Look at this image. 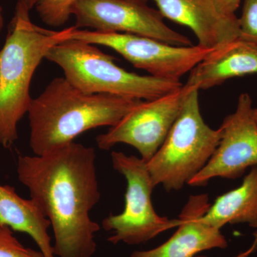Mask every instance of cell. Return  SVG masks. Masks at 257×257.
<instances>
[{
  "mask_svg": "<svg viewBox=\"0 0 257 257\" xmlns=\"http://www.w3.org/2000/svg\"><path fill=\"white\" fill-rule=\"evenodd\" d=\"M253 111L251 96L243 93L236 110L221 125V140L214 155L189 185L205 186L215 177L237 179L248 168L257 166V122Z\"/></svg>",
  "mask_w": 257,
  "mask_h": 257,
  "instance_id": "30bf717a",
  "label": "cell"
},
{
  "mask_svg": "<svg viewBox=\"0 0 257 257\" xmlns=\"http://www.w3.org/2000/svg\"><path fill=\"white\" fill-rule=\"evenodd\" d=\"M3 9H2L1 6H0V33H1L2 30L3 28V25H4V20H3Z\"/></svg>",
  "mask_w": 257,
  "mask_h": 257,
  "instance_id": "7402d4cb",
  "label": "cell"
},
{
  "mask_svg": "<svg viewBox=\"0 0 257 257\" xmlns=\"http://www.w3.org/2000/svg\"><path fill=\"white\" fill-rule=\"evenodd\" d=\"M78 0H39L36 10L39 17L48 26L59 28L65 25L72 15V8Z\"/></svg>",
  "mask_w": 257,
  "mask_h": 257,
  "instance_id": "2e32d148",
  "label": "cell"
},
{
  "mask_svg": "<svg viewBox=\"0 0 257 257\" xmlns=\"http://www.w3.org/2000/svg\"><path fill=\"white\" fill-rule=\"evenodd\" d=\"M199 92L197 87L191 88L165 142L147 163L155 187L162 184L167 191L182 189L205 167L219 145L221 128L213 130L206 124Z\"/></svg>",
  "mask_w": 257,
  "mask_h": 257,
  "instance_id": "5b68a950",
  "label": "cell"
},
{
  "mask_svg": "<svg viewBox=\"0 0 257 257\" xmlns=\"http://www.w3.org/2000/svg\"><path fill=\"white\" fill-rule=\"evenodd\" d=\"M96 152L74 142L41 156H19L17 173L50 220L59 257H92L100 226L89 212L100 199Z\"/></svg>",
  "mask_w": 257,
  "mask_h": 257,
  "instance_id": "6da1fadb",
  "label": "cell"
},
{
  "mask_svg": "<svg viewBox=\"0 0 257 257\" xmlns=\"http://www.w3.org/2000/svg\"><path fill=\"white\" fill-rule=\"evenodd\" d=\"M39 0H18L17 5L23 7V8L30 11L34 8L36 6L37 2Z\"/></svg>",
  "mask_w": 257,
  "mask_h": 257,
  "instance_id": "44dd1931",
  "label": "cell"
},
{
  "mask_svg": "<svg viewBox=\"0 0 257 257\" xmlns=\"http://www.w3.org/2000/svg\"><path fill=\"white\" fill-rule=\"evenodd\" d=\"M239 22L238 40L257 48V0H244Z\"/></svg>",
  "mask_w": 257,
  "mask_h": 257,
  "instance_id": "e0dca14e",
  "label": "cell"
},
{
  "mask_svg": "<svg viewBox=\"0 0 257 257\" xmlns=\"http://www.w3.org/2000/svg\"><path fill=\"white\" fill-rule=\"evenodd\" d=\"M257 74V48L239 40L211 51L190 72L186 84L200 89L236 77Z\"/></svg>",
  "mask_w": 257,
  "mask_h": 257,
  "instance_id": "4fadbf2b",
  "label": "cell"
},
{
  "mask_svg": "<svg viewBox=\"0 0 257 257\" xmlns=\"http://www.w3.org/2000/svg\"><path fill=\"white\" fill-rule=\"evenodd\" d=\"M210 206L207 194L191 195L179 214L178 229L172 237L153 249L134 251L131 257H194L205 250L227 247L220 229L202 219Z\"/></svg>",
  "mask_w": 257,
  "mask_h": 257,
  "instance_id": "8fae6325",
  "label": "cell"
},
{
  "mask_svg": "<svg viewBox=\"0 0 257 257\" xmlns=\"http://www.w3.org/2000/svg\"><path fill=\"white\" fill-rule=\"evenodd\" d=\"M148 0H78L72 8L77 29L150 37L175 46H191L188 37L166 25Z\"/></svg>",
  "mask_w": 257,
  "mask_h": 257,
  "instance_id": "ba28073f",
  "label": "cell"
},
{
  "mask_svg": "<svg viewBox=\"0 0 257 257\" xmlns=\"http://www.w3.org/2000/svg\"><path fill=\"white\" fill-rule=\"evenodd\" d=\"M0 257H44L41 251L24 246L13 235V230L0 224Z\"/></svg>",
  "mask_w": 257,
  "mask_h": 257,
  "instance_id": "ac0fdd59",
  "label": "cell"
},
{
  "mask_svg": "<svg viewBox=\"0 0 257 257\" xmlns=\"http://www.w3.org/2000/svg\"><path fill=\"white\" fill-rule=\"evenodd\" d=\"M75 27L56 30L32 23L30 11L17 5L4 47L0 51V145L10 148L18 125L28 112L32 77L47 52L71 39Z\"/></svg>",
  "mask_w": 257,
  "mask_h": 257,
  "instance_id": "3957f363",
  "label": "cell"
},
{
  "mask_svg": "<svg viewBox=\"0 0 257 257\" xmlns=\"http://www.w3.org/2000/svg\"><path fill=\"white\" fill-rule=\"evenodd\" d=\"M0 224L30 235L44 257H55L48 234L50 220L35 200L20 197L11 186L0 184Z\"/></svg>",
  "mask_w": 257,
  "mask_h": 257,
  "instance_id": "5bb4252c",
  "label": "cell"
},
{
  "mask_svg": "<svg viewBox=\"0 0 257 257\" xmlns=\"http://www.w3.org/2000/svg\"><path fill=\"white\" fill-rule=\"evenodd\" d=\"M164 18L192 30L198 45L214 50L238 40L239 22L219 13L212 0H153Z\"/></svg>",
  "mask_w": 257,
  "mask_h": 257,
  "instance_id": "7c38bea8",
  "label": "cell"
},
{
  "mask_svg": "<svg viewBox=\"0 0 257 257\" xmlns=\"http://www.w3.org/2000/svg\"><path fill=\"white\" fill-rule=\"evenodd\" d=\"M113 168L127 182L124 209L117 215H110L102 221L105 231H113L109 242L130 245L147 242L167 230L177 227L178 219L170 220L157 214L152 203L155 185L141 158L127 156L123 152L111 154Z\"/></svg>",
  "mask_w": 257,
  "mask_h": 257,
  "instance_id": "8992f818",
  "label": "cell"
},
{
  "mask_svg": "<svg viewBox=\"0 0 257 257\" xmlns=\"http://www.w3.org/2000/svg\"><path fill=\"white\" fill-rule=\"evenodd\" d=\"M191 86L182 85L173 92L142 101L106 133L96 138L100 150L117 144L135 147L146 163L158 151L178 117Z\"/></svg>",
  "mask_w": 257,
  "mask_h": 257,
  "instance_id": "9c48e42d",
  "label": "cell"
},
{
  "mask_svg": "<svg viewBox=\"0 0 257 257\" xmlns=\"http://www.w3.org/2000/svg\"><path fill=\"white\" fill-rule=\"evenodd\" d=\"M219 13L224 15H234L241 0H212Z\"/></svg>",
  "mask_w": 257,
  "mask_h": 257,
  "instance_id": "d6986e66",
  "label": "cell"
},
{
  "mask_svg": "<svg viewBox=\"0 0 257 257\" xmlns=\"http://www.w3.org/2000/svg\"><path fill=\"white\" fill-rule=\"evenodd\" d=\"M202 219L219 229L227 224H247L257 228V166L239 187L216 198Z\"/></svg>",
  "mask_w": 257,
  "mask_h": 257,
  "instance_id": "9a60e30c",
  "label": "cell"
},
{
  "mask_svg": "<svg viewBox=\"0 0 257 257\" xmlns=\"http://www.w3.org/2000/svg\"><path fill=\"white\" fill-rule=\"evenodd\" d=\"M253 116H254V119L256 120L257 122V107L256 108H253Z\"/></svg>",
  "mask_w": 257,
  "mask_h": 257,
  "instance_id": "603a6c76",
  "label": "cell"
},
{
  "mask_svg": "<svg viewBox=\"0 0 257 257\" xmlns=\"http://www.w3.org/2000/svg\"><path fill=\"white\" fill-rule=\"evenodd\" d=\"M142 101L79 90L64 77L52 79L28 110L30 145L37 156L74 142L81 134L114 126Z\"/></svg>",
  "mask_w": 257,
  "mask_h": 257,
  "instance_id": "7a4b0ae2",
  "label": "cell"
},
{
  "mask_svg": "<svg viewBox=\"0 0 257 257\" xmlns=\"http://www.w3.org/2000/svg\"><path fill=\"white\" fill-rule=\"evenodd\" d=\"M45 58L62 69L67 82L88 94L146 101L165 95L183 85L180 81L127 72L95 45L73 39L52 47Z\"/></svg>",
  "mask_w": 257,
  "mask_h": 257,
  "instance_id": "277c9868",
  "label": "cell"
},
{
  "mask_svg": "<svg viewBox=\"0 0 257 257\" xmlns=\"http://www.w3.org/2000/svg\"><path fill=\"white\" fill-rule=\"evenodd\" d=\"M71 39L109 47L136 68L157 78L179 81L206 58L211 50L199 45L175 46L150 37L74 28Z\"/></svg>",
  "mask_w": 257,
  "mask_h": 257,
  "instance_id": "52a82bcc",
  "label": "cell"
},
{
  "mask_svg": "<svg viewBox=\"0 0 257 257\" xmlns=\"http://www.w3.org/2000/svg\"><path fill=\"white\" fill-rule=\"evenodd\" d=\"M257 250V231L254 234V240H253L252 245L250 246V248L246 251H243V252L239 253V255L235 257H248L249 256L251 253L255 252ZM194 257H207L205 256H197Z\"/></svg>",
  "mask_w": 257,
  "mask_h": 257,
  "instance_id": "ffe728a7",
  "label": "cell"
}]
</instances>
